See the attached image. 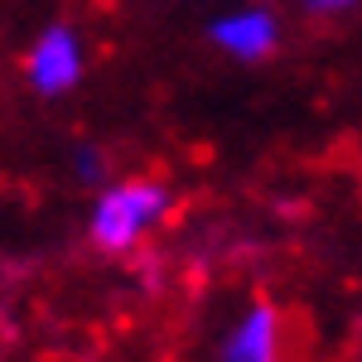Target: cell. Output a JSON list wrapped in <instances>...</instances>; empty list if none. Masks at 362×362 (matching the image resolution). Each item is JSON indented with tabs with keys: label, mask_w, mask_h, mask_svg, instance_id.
Segmentation results:
<instances>
[{
	"label": "cell",
	"mask_w": 362,
	"mask_h": 362,
	"mask_svg": "<svg viewBox=\"0 0 362 362\" xmlns=\"http://www.w3.org/2000/svg\"><path fill=\"white\" fill-rule=\"evenodd\" d=\"M174 189L160 174H121L92 189L87 203V242L102 256H136L169 223Z\"/></svg>",
	"instance_id": "6da1fadb"
},
{
	"label": "cell",
	"mask_w": 362,
	"mask_h": 362,
	"mask_svg": "<svg viewBox=\"0 0 362 362\" xmlns=\"http://www.w3.org/2000/svg\"><path fill=\"white\" fill-rule=\"evenodd\" d=\"M87 78V39L78 25L54 20L44 25L25 49V87L44 102H58L68 92H78Z\"/></svg>",
	"instance_id": "7a4b0ae2"
},
{
	"label": "cell",
	"mask_w": 362,
	"mask_h": 362,
	"mask_svg": "<svg viewBox=\"0 0 362 362\" xmlns=\"http://www.w3.org/2000/svg\"><path fill=\"white\" fill-rule=\"evenodd\" d=\"M208 44L218 49L223 58L232 63H266V58H276V49L285 44V25H280V15L271 5H261V0H242V5H232V10H218L213 20H208Z\"/></svg>",
	"instance_id": "3957f363"
},
{
	"label": "cell",
	"mask_w": 362,
	"mask_h": 362,
	"mask_svg": "<svg viewBox=\"0 0 362 362\" xmlns=\"http://www.w3.org/2000/svg\"><path fill=\"white\" fill-rule=\"evenodd\" d=\"M285 343H290V329L280 305L251 300L218 334V362H285Z\"/></svg>",
	"instance_id": "277c9868"
},
{
	"label": "cell",
	"mask_w": 362,
	"mask_h": 362,
	"mask_svg": "<svg viewBox=\"0 0 362 362\" xmlns=\"http://www.w3.org/2000/svg\"><path fill=\"white\" fill-rule=\"evenodd\" d=\"M73 179H78L83 189L107 184V179H112V174H107V150H102V145H78V150H73Z\"/></svg>",
	"instance_id": "5b68a950"
},
{
	"label": "cell",
	"mask_w": 362,
	"mask_h": 362,
	"mask_svg": "<svg viewBox=\"0 0 362 362\" xmlns=\"http://www.w3.org/2000/svg\"><path fill=\"white\" fill-rule=\"evenodd\" d=\"M300 10L314 15V20H338V15H353L358 0H300Z\"/></svg>",
	"instance_id": "8992f818"
}]
</instances>
